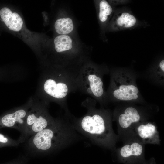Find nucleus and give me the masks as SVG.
<instances>
[{
	"mask_svg": "<svg viewBox=\"0 0 164 164\" xmlns=\"http://www.w3.org/2000/svg\"><path fill=\"white\" fill-rule=\"evenodd\" d=\"M56 119L52 125L32 136L30 145L35 150L49 152L63 149L82 139L68 117Z\"/></svg>",
	"mask_w": 164,
	"mask_h": 164,
	"instance_id": "f257e3e1",
	"label": "nucleus"
},
{
	"mask_svg": "<svg viewBox=\"0 0 164 164\" xmlns=\"http://www.w3.org/2000/svg\"><path fill=\"white\" fill-rule=\"evenodd\" d=\"M95 100L87 98L82 103L87 112L78 118L70 112L67 115L75 130L92 141L102 143L107 141L110 136V128L107 118L101 111L95 108Z\"/></svg>",
	"mask_w": 164,
	"mask_h": 164,
	"instance_id": "f03ea898",
	"label": "nucleus"
},
{
	"mask_svg": "<svg viewBox=\"0 0 164 164\" xmlns=\"http://www.w3.org/2000/svg\"><path fill=\"white\" fill-rule=\"evenodd\" d=\"M79 71L65 70L47 74L43 82V89L45 94L57 102L66 112L69 111L66 102L67 96L78 90L77 78Z\"/></svg>",
	"mask_w": 164,
	"mask_h": 164,
	"instance_id": "7ed1b4c3",
	"label": "nucleus"
},
{
	"mask_svg": "<svg viewBox=\"0 0 164 164\" xmlns=\"http://www.w3.org/2000/svg\"><path fill=\"white\" fill-rule=\"evenodd\" d=\"M103 74L95 67H84L79 71L77 78L78 90L98 101L106 99L104 89Z\"/></svg>",
	"mask_w": 164,
	"mask_h": 164,
	"instance_id": "20e7f679",
	"label": "nucleus"
},
{
	"mask_svg": "<svg viewBox=\"0 0 164 164\" xmlns=\"http://www.w3.org/2000/svg\"><path fill=\"white\" fill-rule=\"evenodd\" d=\"M111 77L109 94L115 99L134 101L139 97V90L134 79L125 71L119 72Z\"/></svg>",
	"mask_w": 164,
	"mask_h": 164,
	"instance_id": "39448f33",
	"label": "nucleus"
},
{
	"mask_svg": "<svg viewBox=\"0 0 164 164\" xmlns=\"http://www.w3.org/2000/svg\"><path fill=\"white\" fill-rule=\"evenodd\" d=\"M56 120L44 107L32 110L28 112L23 131L26 136L33 135L53 124Z\"/></svg>",
	"mask_w": 164,
	"mask_h": 164,
	"instance_id": "423d86ee",
	"label": "nucleus"
},
{
	"mask_svg": "<svg viewBox=\"0 0 164 164\" xmlns=\"http://www.w3.org/2000/svg\"><path fill=\"white\" fill-rule=\"evenodd\" d=\"M145 23L139 20L128 9L123 8L114 10L109 26L110 31L117 32L146 26Z\"/></svg>",
	"mask_w": 164,
	"mask_h": 164,
	"instance_id": "0eeeda50",
	"label": "nucleus"
},
{
	"mask_svg": "<svg viewBox=\"0 0 164 164\" xmlns=\"http://www.w3.org/2000/svg\"><path fill=\"white\" fill-rule=\"evenodd\" d=\"M28 112L24 108L18 109L2 117L0 120V125L2 127L13 128L23 131Z\"/></svg>",
	"mask_w": 164,
	"mask_h": 164,
	"instance_id": "6e6552de",
	"label": "nucleus"
},
{
	"mask_svg": "<svg viewBox=\"0 0 164 164\" xmlns=\"http://www.w3.org/2000/svg\"><path fill=\"white\" fill-rule=\"evenodd\" d=\"M0 16L10 30L18 32L21 29L23 21L18 13L13 12L9 8L4 7L0 10Z\"/></svg>",
	"mask_w": 164,
	"mask_h": 164,
	"instance_id": "1a4fd4ad",
	"label": "nucleus"
},
{
	"mask_svg": "<svg viewBox=\"0 0 164 164\" xmlns=\"http://www.w3.org/2000/svg\"><path fill=\"white\" fill-rule=\"evenodd\" d=\"M140 118L137 109L133 107H129L119 115L118 121L120 126L123 128H126L129 127L132 123L139 121Z\"/></svg>",
	"mask_w": 164,
	"mask_h": 164,
	"instance_id": "9d476101",
	"label": "nucleus"
},
{
	"mask_svg": "<svg viewBox=\"0 0 164 164\" xmlns=\"http://www.w3.org/2000/svg\"><path fill=\"white\" fill-rule=\"evenodd\" d=\"M137 132L141 138L146 141L153 139L157 134L155 126L151 123L140 125L137 128Z\"/></svg>",
	"mask_w": 164,
	"mask_h": 164,
	"instance_id": "9b49d317",
	"label": "nucleus"
},
{
	"mask_svg": "<svg viewBox=\"0 0 164 164\" xmlns=\"http://www.w3.org/2000/svg\"><path fill=\"white\" fill-rule=\"evenodd\" d=\"M54 27L56 32L60 35L67 34L74 28L72 20L69 18L58 19L55 23Z\"/></svg>",
	"mask_w": 164,
	"mask_h": 164,
	"instance_id": "f8f14e48",
	"label": "nucleus"
},
{
	"mask_svg": "<svg viewBox=\"0 0 164 164\" xmlns=\"http://www.w3.org/2000/svg\"><path fill=\"white\" fill-rule=\"evenodd\" d=\"M54 43L55 50L58 53L69 50L72 47V40L70 36L66 35H61L56 37Z\"/></svg>",
	"mask_w": 164,
	"mask_h": 164,
	"instance_id": "ddd939ff",
	"label": "nucleus"
},
{
	"mask_svg": "<svg viewBox=\"0 0 164 164\" xmlns=\"http://www.w3.org/2000/svg\"><path fill=\"white\" fill-rule=\"evenodd\" d=\"M143 151L142 146L137 142H133L130 145H125L121 148L120 153L121 155L125 158L131 156H139Z\"/></svg>",
	"mask_w": 164,
	"mask_h": 164,
	"instance_id": "4468645a",
	"label": "nucleus"
},
{
	"mask_svg": "<svg viewBox=\"0 0 164 164\" xmlns=\"http://www.w3.org/2000/svg\"><path fill=\"white\" fill-rule=\"evenodd\" d=\"M114 10L106 0L101 1L99 3V19L102 22L107 21L108 18L113 14Z\"/></svg>",
	"mask_w": 164,
	"mask_h": 164,
	"instance_id": "2eb2a0df",
	"label": "nucleus"
},
{
	"mask_svg": "<svg viewBox=\"0 0 164 164\" xmlns=\"http://www.w3.org/2000/svg\"><path fill=\"white\" fill-rule=\"evenodd\" d=\"M17 142H16L10 140L4 135L0 133V144L2 145H16Z\"/></svg>",
	"mask_w": 164,
	"mask_h": 164,
	"instance_id": "dca6fc26",
	"label": "nucleus"
},
{
	"mask_svg": "<svg viewBox=\"0 0 164 164\" xmlns=\"http://www.w3.org/2000/svg\"><path fill=\"white\" fill-rule=\"evenodd\" d=\"M112 2H113V4L117 5L126 3L128 1L126 0H114Z\"/></svg>",
	"mask_w": 164,
	"mask_h": 164,
	"instance_id": "f3484780",
	"label": "nucleus"
}]
</instances>
